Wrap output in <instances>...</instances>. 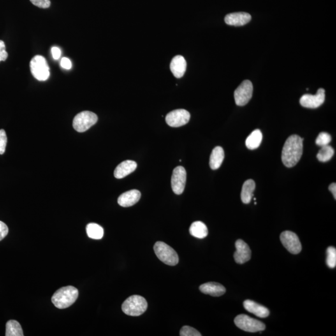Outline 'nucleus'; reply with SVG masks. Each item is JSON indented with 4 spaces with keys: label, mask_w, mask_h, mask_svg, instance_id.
I'll return each mask as SVG.
<instances>
[{
    "label": "nucleus",
    "mask_w": 336,
    "mask_h": 336,
    "mask_svg": "<svg viewBox=\"0 0 336 336\" xmlns=\"http://www.w3.org/2000/svg\"><path fill=\"white\" fill-rule=\"evenodd\" d=\"M190 113L184 109H178L168 113L166 117L167 124L171 127H180L189 122Z\"/></svg>",
    "instance_id": "nucleus-11"
},
{
    "label": "nucleus",
    "mask_w": 336,
    "mask_h": 336,
    "mask_svg": "<svg viewBox=\"0 0 336 336\" xmlns=\"http://www.w3.org/2000/svg\"><path fill=\"white\" fill-rule=\"evenodd\" d=\"M186 171L182 166H178L173 170L171 187L176 194L180 195L184 191L186 182Z\"/></svg>",
    "instance_id": "nucleus-10"
},
{
    "label": "nucleus",
    "mask_w": 336,
    "mask_h": 336,
    "mask_svg": "<svg viewBox=\"0 0 336 336\" xmlns=\"http://www.w3.org/2000/svg\"><path fill=\"white\" fill-rule=\"evenodd\" d=\"M141 198L140 192L138 190H130L124 192L118 199V203L122 207H128L137 203Z\"/></svg>",
    "instance_id": "nucleus-15"
},
{
    "label": "nucleus",
    "mask_w": 336,
    "mask_h": 336,
    "mask_svg": "<svg viewBox=\"0 0 336 336\" xmlns=\"http://www.w3.org/2000/svg\"><path fill=\"white\" fill-rule=\"evenodd\" d=\"M8 228L4 222L0 221V241L6 237L8 233Z\"/></svg>",
    "instance_id": "nucleus-33"
},
{
    "label": "nucleus",
    "mask_w": 336,
    "mask_h": 336,
    "mask_svg": "<svg viewBox=\"0 0 336 336\" xmlns=\"http://www.w3.org/2000/svg\"><path fill=\"white\" fill-rule=\"evenodd\" d=\"M187 63L182 55H176L173 58L170 64V69L175 77L182 78L186 71Z\"/></svg>",
    "instance_id": "nucleus-18"
},
{
    "label": "nucleus",
    "mask_w": 336,
    "mask_h": 336,
    "mask_svg": "<svg viewBox=\"0 0 336 336\" xmlns=\"http://www.w3.org/2000/svg\"><path fill=\"white\" fill-rule=\"evenodd\" d=\"M30 69L32 75L39 81H45L50 78V67L45 57L36 55L30 62Z\"/></svg>",
    "instance_id": "nucleus-5"
},
{
    "label": "nucleus",
    "mask_w": 336,
    "mask_h": 336,
    "mask_svg": "<svg viewBox=\"0 0 336 336\" xmlns=\"http://www.w3.org/2000/svg\"><path fill=\"white\" fill-rule=\"evenodd\" d=\"M253 94V85L250 80L243 81L234 92V99L238 106H244L249 103Z\"/></svg>",
    "instance_id": "nucleus-8"
},
{
    "label": "nucleus",
    "mask_w": 336,
    "mask_h": 336,
    "mask_svg": "<svg viewBox=\"0 0 336 336\" xmlns=\"http://www.w3.org/2000/svg\"><path fill=\"white\" fill-rule=\"evenodd\" d=\"M234 323L240 330L247 332L256 333L265 330V325L262 322L245 314L238 315L234 319Z\"/></svg>",
    "instance_id": "nucleus-7"
},
{
    "label": "nucleus",
    "mask_w": 336,
    "mask_h": 336,
    "mask_svg": "<svg viewBox=\"0 0 336 336\" xmlns=\"http://www.w3.org/2000/svg\"><path fill=\"white\" fill-rule=\"evenodd\" d=\"M78 296V289L75 287L68 286L62 287L55 292L52 301L58 309H65L73 305L77 300Z\"/></svg>",
    "instance_id": "nucleus-2"
},
{
    "label": "nucleus",
    "mask_w": 336,
    "mask_h": 336,
    "mask_svg": "<svg viewBox=\"0 0 336 336\" xmlns=\"http://www.w3.org/2000/svg\"><path fill=\"white\" fill-rule=\"evenodd\" d=\"M334 154H335V150L330 145L324 146L317 154V158L319 161L327 162L332 158Z\"/></svg>",
    "instance_id": "nucleus-26"
},
{
    "label": "nucleus",
    "mask_w": 336,
    "mask_h": 336,
    "mask_svg": "<svg viewBox=\"0 0 336 336\" xmlns=\"http://www.w3.org/2000/svg\"><path fill=\"white\" fill-rule=\"evenodd\" d=\"M236 251L233 257L236 263L243 264L251 258L252 252L249 245L242 240L238 239L235 242Z\"/></svg>",
    "instance_id": "nucleus-13"
},
{
    "label": "nucleus",
    "mask_w": 336,
    "mask_h": 336,
    "mask_svg": "<svg viewBox=\"0 0 336 336\" xmlns=\"http://www.w3.org/2000/svg\"><path fill=\"white\" fill-rule=\"evenodd\" d=\"M327 265L330 268H335L336 266V249L333 247H330L327 250Z\"/></svg>",
    "instance_id": "nucleus-27"
},
{
    "label": "nucleus",
    "mask_w": 336,
    "mask_h": 336,
    "mask_svg": "<svg viewBox=\"0 0 336 336\" xmlns=\"http://www.w3.org/2000/svg\"><path fill=\"white\" fill-rule=\"evenodd\" d=\"M31 3L40 8H48L51 5L50 0H30Z\"/></svg>",
    "instance_id": "nucleus-31"
},
{
    "label": "nucleus",
    "mask_w": 336,
    "mask_h": 336,
    "mask_svg": "<svg viewBox=\"0 0 336 336\" xmlns=\"http://www.w3.org/2000/svg\"><path fill=\"white\" fill-rule=\"evenodd\" d=\"M303 138L293 134L289 136L285 142L282 151V159L285 166L288 168L295 166L302 156Z\"/></svg>",
    "instance_id": "nucleus-1"
},
{
    "label": "nucleus",
    "mask_w": 336,
    "mask_h": 336,
    "mask_svg": "<svg viewBox=\"0 0 336 336\" xmlns=\"http://www.w3.org/2000/svg\"><path fill=\"white\" fill-rule=\"evenodd\" d=\"M7 144V136L3 129H0V155H3L5 152Z\"/></svg>",
    "instance_id": "nucleus-30"
},
{
    "label": "nucleus",
    "mask_w": 336,
    "mask_h": 336,
    "mask_svg": "<svg viewBox=\"0 0 336 336\" xmlns=\"http://www.w3.org/2000/svg\"><path fill=\"white\" fill-rule=\"evenodd\" d=\"M256 189V183L252 180H249L243 183L242 192H241V199L243 203L249 204L254 196V192Z\"/></svg>",
    "instance_id": "nucleus-20"
},
{
    "label": "nucleus",
    "mask_w": 336,
    "mask_h": 336,
    "mask_svg": "<svg viewBox=\"0 0 336 336\" xmlns=\"http://www.w3.org/2000/svg\"><path fill=\"white\" fill-rule=\"evenodd\" d=\"M189 233L193 237L202 239L207 237L208 229L203 222L196 221L191 224L189 228Z\"/></svg>",
    "instance_id": "nucleus-22"
},
{
    "label": "nucleus",
    "mask_w": 336,
    "mask_h": 336,
    "mask_svg": "<svg viewBox=\"0 0 336 336\" xmlns=\"http://www.w3.org/2000/svg\"><path fill=\"white\" fill-rule=\"evenodd\" d=\"M137 164L135 161L127 160L119 164L114 171V176L117 179H122L133 173L136 170Z\"/></svg>",
    "instance_id": "nucleus-19"
},
{
    "label": "nucleus",
    "mask_w": 336,
    "mask_h": 336,
    "mask_svg": "<svg viewBox=\"0 0 336 336\" xmlns=\"http://www.w3.org/2000/svg\"><path fill=\"white\" fill-rule=\"evenodd\" d=\"M280 240L283 245L292 254H298L302 250L300 239L295 233L284 231L280 235Z\"/></svg>",
    "instance_id": "nucleus-9"
},
{
    "label": "nucleus",
    "mask_w": 336,
    "mask_h": 336,
    "mask_svg": "<svg viewBox=\"0 0 336 336\" xmlns=\"http://www.w3.org/2000/svg\"><path fill=\"white\" fill-rule=\"evenodd\" d=\"M329 190L332 192L333 195L334 196V198L335 199H336V184L335 182L332 183L330 185V186H329Z\"/></svg>",
    "instance_id": "nucleus-36"
},
{
    "label": "nucleus",
    "mask_w": 336,
    "mask_h": 336,
    "mask_svg": "<svg viewBox=\"0 0 336 336\" xmlns=\"http://www.w3.org/2000/svg\"><path fill=\"white\" fill-rule=\"evenodd\" d=\"M52 52L53 58L55 60H58L59 59L61 55V51L59 48L57 47H52Z\"/></svg>",
    "instance_id": "nucleus-35"
},
{
    "label": "nucleus",
    "mask_w": 336,
    "mask_h": 336,
    "mask_svg": "<svg viewBox=\"0 0 336 336\" xmlns=\"http://www.w3.org/2000/svg\"><path fill=\"white\" fill-rule=\"evenodd\" d=\"M224 151L221 147H217L212 150L210 157L209 164L212 170H217L222 165L224 159Z\"/></svg>",
    "instance_id": "nucleus-21"
},
{
    "label": "nucleus",
    "mask_w": 336,
    "mask_h": 336,
    "mask_svg": "<svg viewBox=\"0 0 336 336\" xmlns=\"http://www.w3.org/2000/svg\"><path fill=\"white\" fill-rule=\"evenodd\" d=\"M262 133L259 129H256L248 136L245 145L249 150L257 149L259 147L262 141Z\"/></svg>",
    "instance_id": "nucleus-23"
},
{
    "label": "nucleus",
    "mask_w": 336,
    "mask_h": 336,
    "mask_svg": "<svg viewBox=\"0 0 336 336\" xmlns=\"http://www.w3.org/2000/svg\"><path fill=\"white\" fill-rule=\"evenodd\" d=\"M199 289L204 294L218 297L224 295L226 289L223 285L215 282L206 283L201 285Z\"/></svg>",
    "instance_id": "nucleus-16"
},
{
    "label": "nucleus",
    "mask_w": 336,
    "mask_h": 336,
    "mask_svg": "<svg viewBox=\"0 0 336 336\" xmlns=\"http://www.w3.org/2000/svg\"><path fill=\"white\" fill-rule=\"evenodd\" d=\"M331 136L330 134L326 133V132H321L319 134L316 140V143L317 145L319 147H324V146L329 145L331 142Z\"/></svg>",
    "instance_id": "nucleus-28"
},
{
    "label": "nucleus",
    "mask_w": 336,
    "mask_h": 336,
    "mask_svg": "<svg viewBox=\"0 0 336 336\" xmlns=\"http://www.w3.org/2000/svg\"><path fill=\"white\" fill-rule=\"evenodd\" d=\"M252 16L245 12H237L229 14L225 17L227 25L234 26H242L251 21Z\"/></svg>",
    "instance_id": "nucleus-14"
},
{
    "label": "nucleus",
    "mask_w": 336,
    "mask_h": 336,
    "mask_svg": "<svg viewBox=\"0 0 336 336\" xmlns=\"http://www.w3.org/2000/svg\"><path fill=\"white\" fill-rule=\"evenodd\" d=\"M98 121V117L96 114L89 111H83L78 113L74 117L73 120V127L76 131L82 133L88 130Z\"/></svg>",
    "instance_id": "nucleus-6"
},
{
    "label": "nucleus",
    "mask_w": 336,
    "mask_h": 336,
    "mask_svg": "<svg viewBox=\"0 0 336 336\" xmlns=\"http://www.w3.org/2000/svg\"><path fill=\"white\" fill-rule=\"evenodd\" d=\"M243 307L250 313L254 314L260 318H265L270 314V311L267 308L258 304L254 301L245 300L243 302Z\"/></svg>",
    "instance_id": "nucleus-17"
},
{
    "label": "nucleus",
    "mask_w": 336,
    "mask_h": 336,
    "mask_svg": "<svg viewBox=\"0 0 336 336\" xmlns=\"http://www.w3.org/2000/svg\"><path fill=\"white\" fill-rule=\"evenodd\" d=\"M8 56V54L6 51L5 44L3 41L0 40V62L5 61Z\"/></svg>",
    "instance_id": "nucleus-32"
},
{
    "label": "nucleus",
    "mask_w": 336,
    "mask_h": 336,
    "mask_svg": "<svg viewBox=\"0 0 336 336\" xmlns=\"http://www.w3.org/2000/svg\"><path fill=\"white\" fill-rule=\"evenodd\" d=\"M61 66L63 67L64 69L69 70L71 69L72 67V62L71 60L68 59L67 57H63L61 59Z\"/></svg>",
    "instance_id": "nucleus-34"
},
{
    "label": "nucleus",
    "mask_w": 336,
    "mask_h": 336,
    "mask_svg": "<svg viewBox=\"0 0 336 336\" xmlns=\"http://www.w3.org/2000/svg\"><path fill=\"white\" fill-rule=\"evenodd\" d=\"M6 336H23L22 326L18 321L10 320L6 324Z\"/></svg>",
    "instance_id": "nucleus-25"
},
{
    "label": "nucleus",
    "mask_w": 336,
    "mask_h": 336,
    "mask_svg": "<svg viewBox=\"0 0 336 336\" xmlns=\"http://www.w3.org/2000/svg\"><path fill=\"white\" fill-rule=\"evenodd\" d=\"M148 303L142 296L133 295L127 298L123 303V312L131 316H138L144 313L147 310Z\"/></svg>",
    "instance_id": "nucleus-3"
},
{
    "label": "nucleus",
    "mask_w": 336,
    "mask_h": 336,
    "mask_svg": "<svg viewBox=\"0 0 336 336\" xmlns=\"http://www.w3.org/2000/svg\"><path fill=\"white\" fill-rule=\"evenodd\" d=\"M88 237L92 239L100 240L103 237L104 231L99 224L90 223L86 227Z\"/></svg>",
    "instance_id": "nucleus-24"
},
{
    "label": "nucleus",
    "mask_w": 336,
    "mask_h": 336,
    "mask_svg": "<svg viewBox=\"0 0 336 336\" xmlns=\"http://www.w3.org/2000/svg\"><path fill=\"white\" fill-rule=\"evenodd\" d=\"M181 336H201V334L196 329L188 326H183L180 331Z\"/></svg>",
    "instance_id": "nucleus-29"
},
{
    "label": "nucleus",
    "mask_w": 336,
    "mask_h": 336,
    "mask_svg": "<svg viewBox=\"0 0 336 336\" xmlns=\"http://www.w3.org/2000/svg\"><path fill=\"white\" fill-rule=\"evenodd\" d=\"M325 101V90H317L316 95L305 94L301 97L300 103L303 107L316 108L323 105Z\"/></svg>",
    "instance_id": "nucleus-12"
},
{
    "label": "nucleus",
    "mask_w": 336,
    "mask_h": 336,
    "mask_svg": "<svg viewBox=\"0 0 336 336\" xmlns=\"http://www.w3.org/2000/svg\"><path fill=\"white\" fill-rule=\"evenodd\" d=\"M155 254L162 262L166 265L175 266L179 263L177 252L163 242H157L154 245Z\"/></svg>",
    "instance_id": "nucleus-4"
}]
</instances>
